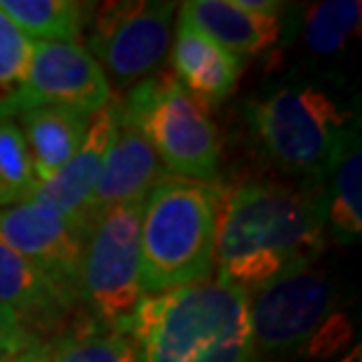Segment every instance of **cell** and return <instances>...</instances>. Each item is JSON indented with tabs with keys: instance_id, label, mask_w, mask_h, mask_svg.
Listing matches in <instances>:
<instances>
[{
	"instance_id": "ffe728a7",
	"label": "cell",
	"mask_w": 362,
	"mask_h": 362,
	"mask_svg": "<svg viewBox=\"0 0 362 362\" xmlns=\"http://www.w3.org/2000/svg\"><path fill=\"white\" fill-rule=\"evenodd\" d=\"M33 40L0 12V120L26 108V78Z\"/></svg>"
},
{
	"instance_id": "8fae6325",
	"label": "cell",
	"mask_w": 362,
	"mask_h": 362,
	"mask_svg": "<svg viewBox=\"0 0 362 362\" xmlns=\"http://www.w3.org/2000/svg\"><path fill=\"white\" fill-rule=\"evenodd\" d=\"M115 115L118 118H115L113 141L90 195V221L115 205L146 198L151 188L170 177L139 129L120 115L118 104H115Z\"/></svg>"
},
{
	"instance_id": "3957f363",
	"label": "cell",
	"mask_w": 362,
	"mask_h": 362,
	"mask_svg": "<svg viewBox=\"0 0 362 362\" xmlns=\"http://www.w3.org/2000/svg\"><path fill=\"white\" fill-rule=\"evenodd\" d=\"M223 195L216 184L179 177L163 179L146 193L139 226L141 296L209 278Z\"/></svg>"
},
{
	"instance_id": "d6986e66",
	"label": "cell",
	"mask_w": 362,
	"mask_h": 362,
	"mask_svg": "<svg viewBox=\"0 0 362 362\" xmlns=\"http://www.w3.org/2000/svg\"><path fill=\"white\" fill-rule=\"evenodd\" d=\"M362 5L358 0H327L303 10L301 40L310 54L332 57L349 45L360 31Z\"/></svg>"
},
{
	"instance_id": "30bf717a",
	"label": "cell",
	"mask_w": 362,
	"mask_h": 362,
	"mask_svg": "<svg viewBox=\"0 0 362 362\" xmlns=\"http://www.w3.org/2000/svg\"><path fill=\"white\" fill-rule=\"evenodd\" d=\"M59 106L92 118L111 104L106 71L81 42L33 40L26 78V108Z\"/></svg>"
},
{
	"instance_id": "9c48e42d",
	"label": "cell",
	"mask_w": 362,
	"mask_h": 362,
	"mask_svg": "<svg viewBox=\"0 0 362 362\" xmlns=\"http://www.w3.org/2000/svg\"><path fill=\"white\" fill-rule=\"evenodd\" d=\"M85 233L76 221L33 200L0 209V240L38 266L74 306L81 301Z\"/></svg>"
},
{
	"instance_id": "ac0fdd59",
	"label": "cell",
	"mask_w": 362,
	"mask_h": 362,
	"mask_svg": "<svg viewBox=\"0 0 362 362\" xmlns=\"http://www.w3.org/2000/svg\"><path fill=\"white\" fill-rule=\"evenodd\" d=\"M94 5L76 0H0V12L26 35L45 42H78Z\"/></svg>"
},
{
	"instance_id": "7c38bea8",
	"label": "cell",
	"mask_w": 362,
	"mask_h": 362,
	"mask_svg": "<svg viewBox=\"0 0 362 362\" xmlns=\"http://www.w3.org/2000/svg\"><path fill=\"white\" fill-rule=\"evenodd\" d=\"M115 118H118L115 115V101L104 106L99 113H94L88 122V132H85V139L81 148L76 151V156L52 179L35 186V191L28 200L57 209L62 216L76 221L78 226L88 230L90 195L99 179L108 146L113 141Z\"/></svg>"
},
{
	"instance_id": "4fadbf2b",
	"label": "cell",
	"mask_w": 362,
	"mask_h": 362,
	"mask_svg": "<svg viewBox=\"0 0 362 362\" xmlns=\"http://www.w3.org/2000/svg\"><path fill=\"white\" fill-rule=\"evenodd\" d=\"M172 49V76L202 106H216L233 94L243 74V59L216 45L186 19L177 21Z\"/></svg>"
},
{
	"instance_id": "8992f818",
	"label": "cell",
	"mask_w": 362,
	"mask_h": 362,
	"mask_svg": "<svg viewBox=\"0 0 362 362\" xmlns=\"http://www.w3.org/2000/svg\"><path fill=\"white\" fill-rule=\"evenodd\" d=\"M148 141L170 177L212 184L219 175L221 139L207 108L198 104L172 74L144 78L115 101Z\"/></svg>"
},
{
	"instance_id": "603a6c76",
	"label": "cell",
	"mask_w": 362,
	"mask_h": 362,
	"mask_svg": "<svg viewBox=\"0 0 362 362\" xmlns=\"http://www.w3.org/2000/svg\"><path fill=\"white\" fill-rule=\"evenodd\" d=\"M40 334L17 313L0 308V362H17L40 349Z\"/></svg>"
},
{
	"instance_id": "6da1fadb",
	"label": "cell",
	"mask_w": 362,
	"mask_h": 362,
	"mask_svg": "<svg viewBox=\"0 0 362 362\" xmlns=\"http://www.w3.org/2000/svg\"><path fill=\"white\" fill-rule=\"evenodd\" d=\"M320 193L273 181H245L223 195L216 223V278L259 292L287 273L308 269L325 252Z\"/></svg>"
},
{
	"instance_id": "7a4b0ae2",
	"label": "cell",
	"mask_w": 362,
	"mask_h": 362,
	"mask_svg": "<svg viewBox=\"0 0 362 362\" xmlns=\"http://www.w3.org/2000/svg\"><path fill=\"white\" fill-rule=\"evenodd\" d=\"M252 296L219 278L141 296L120 332L136 362H252Z\"/></svg>"
},
{
	"instance_id": "ba28073f",
	"label": "cell",
	"mask_w": 362,
	"mask_h": 362,
	"mask_svg": "<svg viewBox=\"0 0 362 362\" xmlns=\"http://www.w3.org/2000/svg\"><path fill=\"white\" fill-rule=\"evenodd\" d=\"M94 7L88 21V47L99 66L120 83L148 78L170 52L177 5L120 0Z\"/></svg>"
},
{
	"instance_id": "9a60e30c",
	"label": "cell",
	"mask_w": 362,
	"mask_h": 362,
	"mask_svg": "<svg viewBox=\"0 0 362 362\" xmlns=\"http://www.w3.org/2000/svg\"><path fill=\"white\" fill-rule=\"evenodd\" d=\"M0 308L17 313L40 334L62 322L74 303L33 262L0 240Z\"/></svg>"
},
{
	"instance_id": "277c9868",
	"label": "cell",
	"mask_w": 362,
	"mask_h": 362,
	"mask_svg": "<svg viewBox=\"0 0 362 362\" xmlns=\"http://www.w3.org/2000/svg\"><path fill=\"white\" fill-rule=\"evenodd\" d=\"M252 141L280 170L320 184L358 127L329 88L289 83L247 99Z\"/></svg>"
},
{
	"instance_id": "e0dca14e",
	"label": "cell",
	"mask_w": 362,
	"mask_h": 362,
	"mask_svg": "<svg viewBox=\"0 0 362 362\" xmlns=\"http://www.w3.org/2000/svg\"><path fill=\"white\" fill-rule=\"evenodd\" d=\"M325 233L337 243H353L362 233V153L353 132L332 170L317 184Z\"/></svg>"
},
{
	"instance_id": "52a82bcc",
	"label": "cell",
	"mask_w": 362,
	"mask_h": 362,
	"mask_svg": "<svg viewBox=\"0 0 362 362\" xmlns=\"http://www.w3.org/2000/svg\"><path fill=\"white\" fill-rule=\"evenodd\" d=\"M144 198L115 205L90 221L83 243L81 301L90 308L94 327L125 325L141 299L139 226Z\"/></svg>"
},
{
	"instance_id": "5bb4252c",
	"label": "cell",
	"mask_w": 362,
	"mask_h": 362,
	"mask_svg": "<svg viewBox=\"0 0 362 362\" xmlns=\"http://www.w3.org/2000/svg\"><path fill=\"white\" fill-rule=\"evenodd\" d=\"M179 17L240 59L273 47L282 28L278 14L250 12L238 0H191Z\"/></svg>"
},
{
	"instance_id": "d4e9b609",
	"label": "cell",
	"mask_w": 362,
	"mask_h": 362,
	"mask_svg": "<svg viewBox=\"0 0 362 362\" xmlns=\"http://www.w3.org/2000/svg\"><path fill=\"white\" fill-rule=\"evenodd\" d=\"M349 362H360V349H356V353L349 358Z\"/></svg>"
},
{
	"instance_id": "cb8c5ba5",
	"label": "cell",
	"mask_w": 362,
	"mask_h": 362,
	"mask_svg": "<svg viewBox=\"0 0 362 362\" xmlns=\"http://www.w3.org/2000/svg\"><path fill=\"white\" fill-rule=\"evenodd\" d=\"M45 356H47V346L42 344L40 349L31 351V353H28V356H24V358L17 360V362H45Z\"/></svg>"
},
{
	"instance_id": "7402d4cb",
	"label": "cell",
	"mask_w": 362,
	"mask_h": 362,
	"mask_svg": "<svg viewBox=\"0 0 362 362\" xmlns=\"http://www.w3.org/2000/svg\"><path fill=\"white\" fill-rule=\"evenodd\" d=\"M45 362H136V358L122 332L94 327L49 344Z\"/></svg>"
},
{
	"instance_id": "2e32d148",
	"label": "cell",
	"mask_w": 362,
	"mask_h": 362,
	"mask_svg": "<svg viewBox=\"0 0 362 362\" xmlns=\"http://www.w3.org/2000/svg\"><path fill=\"white\" fill-rule=\"evenodd\" d=\"M88 115L47 104L28 106L19 113V129L38 184L52 179L76 156L88 132Z\"/></svg>"
},
{
	"instance_id": "44dd1931",
	"label": "cell",
	"mask_w": 362,
	"mask_h": 362,
	"mask_svg": "<svg viewBox=\"0 0 362 362\" xmlns=\"http://www.w3.org/2000/svg\"><path fill=\"white\" fill-rule=\"evenodd\" d=\"M38 181L28 148L14 118L0 120V209L21 205L31 198Z\"/></svg>"
},
{
	"instance_id": "5b68a950",
	"label": "cell",
	"mask_w": 362,
	"mask_h": 362,
	"mask_svg": "<svg viewBox=\"0 0 362 362\" xmlns=\"http://www.w3.org/2000/svg\"><path fill=\"white\" fill-rule=\"evenodd\" d=\"M337 296L334 278L315 264L262 287L250 299L255 356H334L353 337L351 317L337 308Z\"/></svg>"
}]
</instances>
